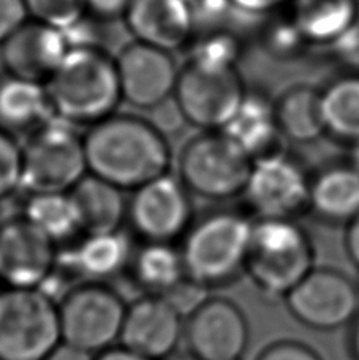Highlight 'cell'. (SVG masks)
<instances>
[{
  "instance_id": "1",
  "label": "cell",
  "mask_w": 359,
  "mask_h": 360,
  "mask_svg": "<svg viewBox=\"0 0 359 360\" xmlns=\"http://www.w3.org/2000/svg\"><path fill=\"white\" fill-rule=\"evenodd\" d=\"M89 174L134 191L168 174L172 152L166 134L133 114H113L82 136Z\"/></svg>"
},
{
  "instance_id": "2",
  "label": "cell",
  "mask_w": 359,
  "mask_h": 360,
  "mask_svg": "<svg viewBox=\"0 0 359 360\" xmlns=\"http://www.w3.org/2000/svg\"><path fill=\"white\" fill-rule=\"evenodd\" d=\"M44 89L54 117L68 125L99 124L122 100L116 60L95 44L70 46Z\"/></svg>"
},
{
  "instance_id": "3",
  "label": "cell",
  "mask_w": 359,
  "mask_h": 360,
  "mask_svg": "<svg viewBox=\"0 0 359 360\" xmlns=\"http://www.w3.org/2000/svg\"><path fill=\"white\" fill-rule=\"evenodd\" d=\"M255 220L247 210L222 209L195 218L182 237L185 274L213 291L246 274Z\"/></svg>"
},
{
  "instance_id": "4",
  "label": "cell",
  "mask_w": 359,
  "mask_h": 360,
  "mask_svg": "<svg viewBox=\"0 0 359 360\" xmlns=\"http://www.w3.org/2000/svg\"><path fill=\"white\" fill-rule=\"evenodd\" d=\"M315 247L296 220H255L246 274L267 299H285L313 269Z\"/></svg>"
},
{
  "instance_id": "5",
  "label": "cell",
  "mask_w": 359,
  "mask_h": 360,
  "mask_svg": "<svg viewBox=\"0 0 359 360\" xmlns=\"http://www.w3.org/2000/svg\"><path fill=\"white\" fill-rule=\"evenodd\" d=\"M61 343L54 297L42 288H0V360H46Z\"/></svg>"
},
{
  "instance_id": "6",
  "label": "cell",
  "mask_w": 359,
  "mask_h": 360,
  "mask_svg": "<svg viewBox=\"0 0 359 360\" xmlns=\"http://www.w3.org/2000/svg\"><path fill=\"white\" fill-rule=\"evenodd\" d=\"M252 165L246 150L225 131H203L179 153L177 177L194 196L227 201L242 195Z\"/></svg>"
},
{
  "instance_id": "7",
  "label": "cell",
  "mask_w": 359,
  "mask_h": 360,
  "mask_svg": "<svg viewBox=\"0 0 359 360\" xmlns=\"http://www.w3.org/2000/svg\"><path fill=\"white\" fill-rule=\"evenodd\" d=\"M247 90L236 67L189 59L175 89L176 109L203 131L223 130L239 111Z\"/></svg>"
},
{
  "instance_id": "8",
  "label": "cell",
  "mask_w": 359,
  "mask_h": 360,
  "mask_svg": "<svg viewBox=\"0 0 359 360\" xmlns=\"http://www.w3.org/2000/svg\"><path fill=\"white\" fill-rule=\"evenodd\" d=\"M87 174L84 143L65 122L53 119L23 146L21 190L27 195L68 193Z\"/></svg>"
},
{
  "instance_id": "9",
  "label": "cell",
  "mask_w": 359,
  "mask_h": 360,
  "mask_svg": "<svg viewBox=\"0 0 359 360\" xmlns=\"http://www.w3.org/2000/svg\"><path fill=\"white\" fill-rule=\"evenodd\" d=\"M57 304L62 342L97 356L120 340L127 304L106 283H81Z\"/></svg>"
},
{
  "instance_id": "10",
  "label": "cell",
  "mask_w": 359,
  "mask_h": 360,
  "mask_svg": "<svg viewBox=\"0 0 359 360\" xmlns=\"http://www.w3.org/2000/svg\"><path fill=\"white\" fill-rule=\"evenodd\" d=\"M310 176L288 153L252 165L241 198L253 220H296L309 212Z\"/></svg>"
},
{
  "instance_id": "11",
  "label": "cell",
  "mask_w": 359,
  "mask_h": 360,
  "mask_svg": "<svg viewBox=\"0 0 359 360\" xmlns=\"http://www.w3.org/2000/svg\"><path fill=\"white\" fill-rule=\"evenodd\" d=\"M177 176L165 174L133 191L127 223L143 242L182 240L194 223V199Z\"/></svg>"
},
{
  "instance_id": "12",
  "label": "cell",
  "mask_w": 359,
  "mask_h": 360,
  "mask_svg": "<svg viewBox=\"0 0 359 360\" xmlns=\"http://www.w3.org/2000/svg\"><path fill=\"white\" fill-rule=\"evenodd\" d=\"M291 316L313 330H336L359 316V286L336 269L315 267L284 299Z\"/></svg>"
},
{
  "instance_id": "13",
  "label": "cell",
  "mask_w": 359,
  "mask_h": 360,
  "mask_svg": "<svg viewBox=\"0 0 359 360\" xmlns=\"http://www.w3.org/2000/svg\"><path fill=\"white\" fill-rule=\"evenodd\" d=\"M59 247L25 218L0 221V281L13 288H42L56 274Z\"/></svg>"
},
{
  "instance_id": "14",
  "label": "cell",
  "mask_w": 359,
  "mask_h": 360,
  "mask_svg": "<svg viewBox=\"0 0 359 360\" xmlns=\"http://www.w3.org/2000/svg\"><path fill=\"white\" fill-rule=\"evenodd\" d=\"M114 60L120 96L130 106L149 111L175 95L179 68L168 51L134 40Z\"/></svg>"
},
{
  "instance_id": "15",
  "label": "cell",
  "mask_w": 359,
  "mask_h": 360,
  "mask_svg": "<svg viewBox=\"0 0 359 360\" xmlns=\"http://www.w3.org/2000/svg\"><path fill=\"white\" fill-rule=\"evenodd\" d=\"M189 351L201 360H239L247 351L250 329L234 302L210 297L185 321Z\"/></svg>"
},
{
  "instance_id": "16",
  "label": "cell",
  "mask_w": 359,
  "mask_h": 360,
  "mask_svg": "<svg viewBox=\"0 0 359 360\" xmlns=\"http://www.w3.org/2000/svg\"><path fill=\"white\" fill-rule=\"evenodd\" d=\"M185 333V319L163 295L144 294L127 305L120 346L151 360L175 354Z\"/></svg>"
},
{
  "instance_id": "17",
  "label": "cell",
  "mask_w": 359,
  "mask_h": 360,
  "mask_svg": "<svg viewBox=\"0 0 359 360\" xmlns=\"http://www.w3.org/2000/svg\"><path fill=\"white\" fill-rule=\"evenodd\" d=\"M63 32L37 21H27L0 44V62L8 76L44 84L68 53Z\"/></svg>"
},
{
  "instance_id": "18",
  "label": "cell",
  "mask_w": 359,
  "mask_h": 360,
  "mask_svg": "<svg viewBox=\"0 0 359 360\" xmlns=\"http://www.w3.org/2000/svg\"><path fill=\"white\" fill-rule=\"evenodd\" d=\"M124 19L134 40L168 53L184 48L195 34L191 0H132Z\"/></svg>"
},
{
  "instance_id": "19",
  "label": "cell",
  "mask_w": 359,
  "mask_h": 360,
  "mask_svg": "<svg viewBox=\"0 0 359 360\" xmlns=\"http://www.w3.org/2000/svg\"><path fill=\"white\" fill-rule=\"evenodd\" d=\"M132 245L122 231L103 234H82L72 248L59 253L57 266L78 275L81 283H106L125 272L132 262Z\"/></svg>"
},
{
  "instance_id": "20",
  "label": "cell",
  "mask_w": 359,
  "mask_h": 360,
  "mask_svg": "<svg viewBox=\"0 0 359 360\" xmlns=\"http://www.w3.org/2000/svg\"><path fill=\"white\" fill-rule=\"evenodd\" d=\"M309 212L332 226H347L359 215V171L351 162L326 166L310 177Z\"/></svg>"
},
{
  "instance_id": "21",
  "label": "cell",
  "mask_w": 359,
  "mask_h": 360,
  "mask_svg": "<svg viewBox=\"0 0 359 360\" xmlns=\"http://www.w3.org/2000/svg\"><path fill=\"white\" fill-rule=\"evenodd\" d=\"M222 131L246 150L252 163L286 152V139L275 122L274 103L258 94H246L239 111Z\"/></svg>"
},
{
  "instance_id": "22",
  "label": "cell",
  "mask_w": 359,
  "mask_h": 360,
  "mask_svg": "<svg viewBox=\"0 0 359 360\" xmlns=\"http://www.w3.org/2000/svg\"><path fill=\"white\" fill-rule=\"evenodd\" d=\"M290 16L309 46L332 48L359 27L358 0H290Z\"/></svg>"
},
{
  "instance_id": "23",
  "label": "cell",
  "mask_w": 359,
  "mask_h": 360,
  "mask_svg": "<svg viewBox=\"0 0 359 360\" xmlns=\"http://www.w3.org/2000/svg\"><path fill=\"white\" fill-rule=\"evenodd\" d=\"M78 209L82 234H103L120 231L127 221L128 201L124 190L87 174L70 191Z\"/></svg>"
},
{
  "instance_id": "24",
  "label": "cell",
  "mask_w": 359,
  "mask_h": 360,
  "mask_svg": "<svg viewBox=\"0 0 359 360\" xmlns=\"http://www.w3.org/2000/svg\"><path fill=\"white\" fill-rule=\"evenodd\" d=\"M53 119L44 84L8 75L0 81V128L11 134L34 133Z\"/></svg>"
},
{
  "instance_id": "25",
  "label": "cell",
  "mask_w": 359,
  "mask_h": 360,
  "mask_svg": "<svg viewBox=\"0 0 359 360\" xmlns=\"http://www.w3.org/2000/svg\"><path fill=\"white\" fill-rule=\"evenodd\" d=\"M275 122L284 138L294 144L315 143L325 134L320 90L307 84L293 86L274 103Z\"/></svg>"
},
{
  "instance_id": "26",
  "label": "cell",
  "mask_w": 359,
  "mask_h": 360,
  "mask_svg": "<svg viewBox=\"0 0 359 360\" xmlns=\"http://www.w3.org/2000/svg\"><path fill=\"white\" fill-rule=\"evenodd\" d=\"M128 270L137 286L152 295H165L187 276L181 248L163 242H144Z\"/></svg>"
},
{
  "instance_id": "27",
  "label": "cell",
  "mask_w": 359,
  "mask_h": 360,
  "mask_svg": "<svg viewBox=\"0 0 359 360\" xmlns=\"http://www.w3.org/2000/svg\"><path fill=\"white\" fill-rule=\"evenodd\" d=\"M325 134L356 146L359 143V75H344L320 90Z\"/></svg>"
},
{
  "instance_id": "28",
  "label": "cell",
  "mask_w": 359,
  "mask_h": 360,
  "mask_svg": "<svg viewBox=\"0 0 359 360\" xmlns=\"http://www.w3.org/2000/svg\"><path fill=\"white\" fill-rule=\"evenodd\" d=\"M23 217L57 247L82 234L78 209L70 191L29 195Z\"/></svg>"
},
{
  "instance_id": "29",
  "label": "cell",
  "mask_w": 359,
  "mask_h": 360,
  "mask_svg": "<svg viewBox=\"0 0 359 360\" xmlns=\"http://www.w3.org/2000/svg\"><path fill=\"white\" fill-rule=\"evenodd\" d=\"M29 18L67 34L84 21L86 0H24Z\"/></svg>"
},
{
  "instance_id": "30",
  "label": "cell",
  "mask_w": 359,
  "mask_h": 360,
  "mask_svg": "<svg viewBox=\"0 0 359 360\" xmlns=\"http://www.w3.org/2000/svg\"><path fill=\"white\" fill-rule=\"evenodd\" d=\"M263 48L275 59H296L309 46L290 16L274 19L263 32Z\"/></svg>"
},
{
  "instance_id": "31",
  "label": "cell",
  "mask_w": 359,
  "mask_h": 360,
  "mask_svg": "<svg viewBox=\"0 0 359 360\" xmlns=\"http://www.w3.org/2000/svg\"><path fill=\"white\" fill-rule=\"evenodd\" d=\"M241 54L242 44L238 37L232 32L213 30L195 43V46L191 48L190 59L236 67Z\"/></svg>"
},
{
  "instance_id": "32",
  "label": "cell",
  "mask_w": 359,
  "mask_h": 360,
  "mask_svg": "<svg viewBox=\"0 0 359 360\" xmlns=\"http://www.w3.org/2000/svg\"><path fill=\"white\" fill-rule=\"evenodd\" d=\"M23 146L15 134L0 128V201L21 190Z\"/></svg>"
},
{
  "instance_id": "33",
  "label": "cell",
  "mask_w": 359,
  "mask_h": 360,
  "mask_svg": "<svg viewBox=\"0 0 359 360\" xmlns=\"http://www.w3.org/2000/svg\"><path fill=\"white\" fill-rule=\"evenodd\" d=\"M163 297L170 302L172 308H175L185 321H187L191 314L200 310L213 295H210L209 288L195 280H191L190 276H185L181 283H177V285L172 288L170 292H166Z\"/></svg>"
},
{
  "instance_id": "34",
  "label": "cell",
  "mask_w": 359,
  "mask_h": 360,
  "mask_svg": "<svg viewBox=\"0 0 359 360\" xmlns=\"http://www.w3.org/2000/svg\"><path fill=\"white\" fill-rule=\"evenodd\" d=\"M256 360H323L317 351L304 343L282 340L269 345Z\"/></svg>"
},
{
  "instance_id": "35",
  "label": "cell",
  "mask_w": 359,
  "mask_h": 360,
  "mask_svg": "<svg viewBox=\"0 0 359 360\" xmlns=\"http://www.w3.org/2000/svg\"><path fill=\"white\" fill-rule=\"evenodd\" d=\"M29 19L24 0H0V44Z\"/></svg>"
},
{
  "instance_id": "36",
  "label": "cell",
  "mask_w": 359,
  "mask_h": 360,
  "mask_svg": "<svg viewBox=\"0 0 359 360\" xmlns=\"http://www.w3.org/2000/svg\"><path fill=\"white\" fill-rule=\"evenodd\" d=\"M132 0H86L87 13L103 21H111L116 18H124Z\"/></svg>"
},
{
  "instance_id": "37",
  "label": "cell",
  "mask_w": 359,
  "mask_h": 360,
  "mask_svg": "<svg viewBox=\"0 0 359 360\" xmlns=\"http://www.w3.org/2000/svg\"><path fill=\"white\" fill-rule=\"evenodd\" d=\"M234 11H239L247 16H265L271 15L282 5L290 0H228Z\"/></svg>"
},
{
  "instance_id": "38",
  "label": "cell",
  "mask_w": 359,
  "mask_h": 360,
  "mask_svg": "<svg viewBox=\"0 0 359 360\" xmlns=\"http://www.w3.org/2000/svg\"><path fill=\"white\" fill-rule=\"evenodd\" d=\"M345 250L351 262L359 269V215L345 226Z\"/></svg>"
},
{
  "instance_id": "39",
  "label": "cell",
  "mask_w": 359,
  "mask_h": 360,
  "mask_svg": "<svg viewBox=\"0 0 359 360\" xmlns=\"http://www.w3.org/2000/svg\"><path fill=\"white\" fill-rule=\"evenodd\" d=\"M46 360H95V356L91 354V352L76 348V346L62 342L51 352Z\"/></svg>"
},
{
  "instance_id": "40",
  "label": "cell",
  "mask_w": 359,
  "mask_h": 360,
  "mask_svg": "<svg viewBox=\"0 0 359 360\" xmlns=\"http://www.w3.org/2000/svg\"><path fill=\"white\" fill-rule=\"evenodd\" d=\"M95 360H151V359H146L143 356L137 354V352H133L119 345V346H113V348L106 349L103 352H100V354L95 356Z\"/></svg>"
},
{
  "instance_id": "41",
  "label": "cell",
  "mask_w": 359,
  "mask_h": 360,
  "mask_svg": "<svg viewBox=\"0 0 359 360\" xmlns=\"http://www.w3.org/2000/svg\"><path fill=\"white\" fill-rule=\"evenodd\" d=\"M350 348H351V354H353L355 360H359V316L355 319L353 330H351Z\"/></svg>"
},
{
  "instance_id": "42",
  "label": "cell",
  "mask_w": 359,
  "mask_h": 360,
  "mask_svg": "<svg viewBox=\"0 0 359 360\" xmlns=\"http://www.w3.org/2000/svg\"><path fill=\"white\" fill-rule=\"evenodd\" d=\"M166 360H201V359H198L195 354H191L190 351H187V352H177L176 351L175 354L170 356Z\"/></svg>"
},
{
  "instance_id": "43",
  "label": "cell",
  "mask_w": 359,
  "mask_h": 360,
  "mask_svg": "<svg viewBox=\"0 0 359 360\" xmlns=\"http://www.w3.org/2000/svg\"><path fill=\"white\" fill-rule=\"evenodd\" d=\"M351 165L359 171V143L353 146V157H351Z\"/></svg>"
},
{
  "instance_id": "44",
  "label": "cell",
  "mask_w": 359,
  "mask_h": 360,
  "mask_svg": "<svg viewBox=\"0 0 359 360\" xmlns=\"http://www.w3.org/2000/svg\"><path fill=\"white\" fill-rule=\"evenodd\" d=\"M358 286H359V285H358Z\"/></svg>"
},
{
  "instance_id": "45",
  "label": "cell",
  "mask_w": 359,
  "mask_h": 360,
  "mask_svg": "<svg viewBox=\"0 0 359 360\" xmlns=\"http://www.w3.org/2000/svg\"><path fill=\"white\" fill-rule=\"evenodd\" d=\"M239 360H241V359H239Z\"/></svg>"
}]
</instances>
